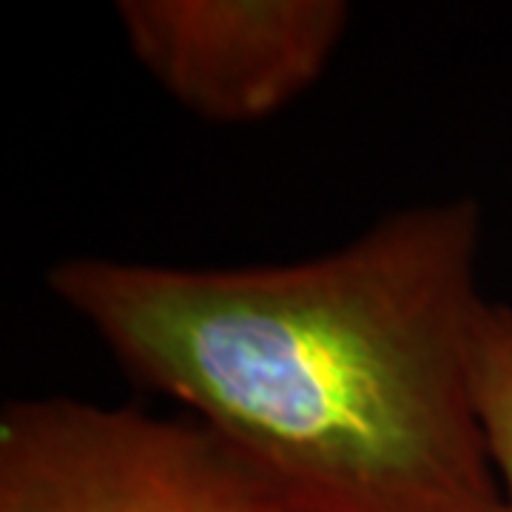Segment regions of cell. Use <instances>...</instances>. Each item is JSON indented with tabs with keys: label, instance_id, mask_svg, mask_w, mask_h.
I'll return each mask as SVG.
<instances>
[{
	"label": "cell",
	"instance_id": "7a4b0ae2",
	"mask_svg": "<svg viewBox=\"0 0 512 512\" xmlns=\"http://www.w3.org/2000/svg\"><path fill=\"white\" fill-rule=\"evenodd\" d=\"M0 512H302L194 416L72 396L3 404Z\"/></svg>",
	"mask_w": 512,
	"mask_h": 512
},
{
	"label": "cell",
	"instance_id": "6da1fadb",
	"mask_svg": "<svg viewBox=\"0 0 512 512\" xmlns=\"http://www.w3.org/2000/svg\"><path fill=\"white\" fill-rule=\"evenodd\" d=\"M478 237L450 200L302 262L74 256L46 285L302 512H507L473 384Z\"/></svg>",
	"mask_w": 512,
	"mask_h": 512
},
{
	"label": "cell",
	"instance_id": "277c9868",
	"mask_svg": "<svg viewBox=\"0 0 512 512\" xmlns=\"http://www.w3.org/2000/svg\"><path fill=\"white\" fill-rule=\"evenodd\" d=\"M473 384L487 447L512 512V308L484 305L473 339Z\"/></svg>",
	"mask_w": 512,
	"mask_h": 512
},
{
	"label": "cell",
	"instance_id": "3957f363",
	"mask_svg": "<svg viewBox=\"0 0 512 512\" xmlns=\"http://www.w3.org/2000/svg\"><path fill=\"white\" fill-rule=\"evenodd\" d=\"M128 49L177 106L248 126L325 74L350 23L342 0H123Z\"/></svg>",
	"mask_w": 512,
	"mask_h": 512
}]
</instances>
